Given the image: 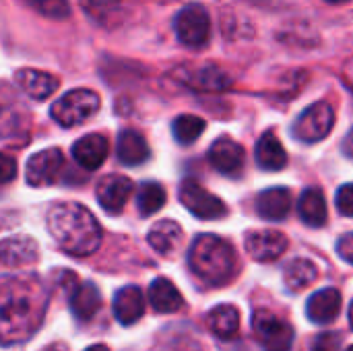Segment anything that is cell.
<instances>
[{"label": "cell", "mask_w": 353, "mask_h": 351, "mask_svg": "<svg viewBox=\"0 0 353 351\" xmlns=\"http://www.w3.org/2000/svg\"><path fill=\"white\" fill-rule=\"evenodd\" d=\"M48 296L33 277H0V343L25 341L37 331Z\"/></svg>", "instance_id": "6da1fadb"}, {"label": "cell", "mask_w": 353, "mask_h": 351, "mask_svg": "<svg viewBox=\"0 0 353 351\" xmlns=\"http://www.w3.org/2000/svg\"><path fill=\"white\" fill-rule=\"evenodd\" d=\"M48 232L72 257H89L101 244V228L93 213L79 203H56L48 213Z\"/></svg>", "instance_id": "7a4b0ae2"}, {"label": "cell", "mask_w": 353, "mask_h": 351, "mask_svg": "<svg viewBox=\"0 0 353 351\" xmlns=\"http://www.w3.org/2000/svg\"><path fill=\"white\" fill-rule=\"evenodd\" d=\"M188 265L201 281L219 288L236 277L238 257L234 246L223 238L215 234H203L190 246Z\"/></svg>", "instance_id": "3957f363"}, {"label": "cell", "mask_w": 353, "mask_h": 351, "mask_svg": "<svg viewBox=\"0 0 353 351\" xmlns=\"http://www.w3.org/2000/svg\"><path fill=\"white\" fill-rule=\"evenodd\" d=\"M99 106H101V101L95 91L72 89L66 95H62L58 101H54L50 114L60 126L72 128V126L83 124L87 118H91L99 110Z\"/></svg>", "instance_id": "277c9868"}, {"label": "cell", "mask_w": 353, "mask_h": 351, "mask_svg": "<svg viewBox=\"0 0 353 351\" xmlns=\"http://www.w3.org/2000/svg\"><path fill=\"white\" fill-rule=\"evenodd\" d=\"M335 126V110L327 101L308 106L294 122L292 134L300 143H319L329 137Z\"/></svg>", "instance_id": "5b68a950"}, {"label": "cell", "mask_w": 353, "mask_h": 351, "mask_svg": "<svg viewBox=\"0 0 353 351\" xmlns=\"http://www.w3.org/2000/svg\"><path fill=\"white\" fill-rule=\"evenodd\" d=\"M252 331L265 351H292L294 329L290 323L273 314L271 310L259 308L252 314Z\"/></svg>", "instance_id": "8992f818"}, {"label": "cell", "mask_w": 353, "mask_h": 351, "mask_svg": "<svg viewBox=\"0 0 353 351\" xmlns=\"http://www.w3.org/2000/svg\"><path fill=\"white\" fill-rule=\"evenodd\" d=\"M174 29L180 43H184L186 48H203L211 37L209 12L201 4H188L176 14Z\"/></svg>", "instance_id": "52a82bcc"}, {"label": "cell", "mask_w": 353, "mask_h": 351, "mask_svg": "<svg viewBox=\"0 0 353 351\" xmlns=\"http://www.w3.org/2000/svg\"><path fill=\"white\" fill-rule=\"evenodd\" d=\"M182 205L199 219H219L228 213L223 201L209 190H205L196 180H184L180 186Z\"/></svg>", "instance_id": "ba28073f"}, {"label": "cell", "mask_w": 353, "mask_h": 351, "mask_svg": "<svg viewBox=\"0 0 353 351\" xmlns=\"http://www.w3.org/2000/svg\"><path fill=\"white\" fill-rule=\"evenodd\" d=\"M64 170V155L60 149H43L29 157L25 178L31 186H52L58 182L60 174Z\"/></svg>", "instance_id": "9c48e42d"}, {"label": "cell", "mask_w": 353, "mask_h": 351, "mask_svg": "<svg viewBox=\"0 0 353 351\" xmlns=\"http://www.w3.org/2000/svg\"><path fill=\"white\" fill-rule=\"evenodd\" d=\"M244 246H246V252L254 261L271 263V261H277L281 254H285L288 238L285 234L277 230H256V232H248Z\"/></svg>", "instance_id": "30bf717a"}, {"label": "cell", "mask_w": 353, "mask_h": 351, "mask_svg": "<svg viewBox=\"0 0 353 351\" xmlns=\"http://www.w3.org/2000/svg\"><path fill=\"white\" fill-rule=\"evenodd\" d=\"M209 161H211V166L219 174H223V176H238L244 170L246 153H244L242 145H238L234 139L221 137V139H217L211 145Z\"/></svg>", "instance_id": "8fae6325"}, {"label": "cell", "mask_w": 353, "mask_h": 351, "mask_svg": "<svg viewBox=\"0 0 353 351\" xmlns=\"http://www.w3.org/2000/svg\"><path fill=\"white\" fill-rule=\"evenodd\" d=\"M132 180L126 176L110 174L97 182V201L108 213H120L132 194Z\"/></svg>", "instance_id": "7c38bea8"}, {"label": "cell", "mask_w": 353, "mask_h": 351, "mask_svg": "<svg viewBox=\"0 0 353 351\" xmlns=\"http://www.w3.org/2000/svg\"><path fill=\"white\" fill-rule=\"evenodd\" d=\"M108 151H110V143L103 134L99 132H91V134H85L83 139H79L74 145H72V157L74 161L83 168V170H97L105 157H108Z\"/></svg>", "instance_id": "4fadbf2b"}, {"label": "cell", "mask_w": 353, "mask_h": 351, "mask_svg": "<svg viewBox=\"0 0 353 351\" xmlns=\"http://www.w3.org/2000/svg\"><path fill=\"white\" fill-rule=\"evenodd\" d=\"M37 261V244L27 236H12L0 242V265L2 267H25Z\"/></svg>", "instance_id": "5bb4252c"}, {"label": "cell", "mask_w": 353, "mask_h": 351, "mask_svg": "<svg viewBox=\"0 0 353 351\" xmlns=\"http://www.w3.org/2000/svg\"><path fill=\"white\" fill-rule=\"evenodd\" d=\"M341 310V294L335 288H325L310 296L306 314L316 325H329L339 317Z\"/></svg>", "instance_id": "9a60e30c"}, {"label": "cell", "mask_w": 353, "mask_h": 351, "mask_svg": "<svg viewBox=\"0 0 353 351\" xmlns=\"http://www.w3.org/2000/svg\"><path fill=\"white\" fill-rule=\"evenodd\" d=\"M145 314V298L143 292L137 285H126L120 292H116L114 298V317L120 325L128 327L141 321Z\"/></svg>", "instance_id": "2e32d148"}, {"label": "cell", "mask_w": 353, "mask_h": 351, "mask_svg": "<svg viewBox=\"0 0 353 351\" xmlns=\"http://www.w3.org/2000/svg\"><path fill=\"white\" fill-rule=\"evenodd\" d=\"M151 248L161 254V257H172L178 252V248L182 246V240H184V232L182 228L172 221V219H163V221H157L151 230H149V236H147Z\"/></svg>", "instance_id": "e0dca14e"}, {"label": "cell", "mask_w": 353, "mask_h": 351, "mask_svg": "<svg viewBox=\"0 0 353 351\" xmlns=\"http://www.w3.org/2000/svg\"><path fill=\"white\" fill-rule=\"evenodd\" d=\"M17 85L31 97V99H48L58 89V79L50 72L35 70V68H23L14 74Z\"/></svg>", "instance_id": "ac0fdd59"}, {"label": "cell", "mask_w": 353, "mask_h": 351, "mask_svg": "<svg viewBox=\"0 0 353 351\" xmlns=\"http://www.w3.org/2000/svg\"><path fill=\"white\" fill-rule=\"evenodd\" d=\"M292 209V192L288 188H267L256 199V211L267 221H283Z\"/></svg>", "instance_id": "d6986e66"}, {"label": "cell", "mask_w": 353, "mask_h": 351, "mask_svg": "<svg viewBox=\"0 0 353 351\" xmlns=\"http://www.w3.org/2000/svg\"><path fill=\"white\" fill-rule=\"evenodd\" d=\"M70 310L72 314L79 319V321H91L97 310L101 308V294L99 290L95 288V283L91 281H83V283H77L72 290H70Z\"/></svg>", "instance_id": "ffe728a7"}, {"label": "cell", "mask_w": 353, "mask_h": 351, "mask_svg": "<svg viewBox=\"0 0 353 351\" xmlns=\"http://www.w3.org/2000/svg\"><path fill=\"white\" fill-rule=\"evenodd\" d=\"M149 302L153 306L155 312L159 314H172L178 312L184 304L182 294L178 292V288L165 279V277H157L151 285H149Z\"/></svg>", "instance_id": "44dd1931"}, {"label": "cell", "mask_w": 353, "mask_h": 351, "mask_svg": "<svg viewBox=\"0 0 353 351\" xmlns=\"http://www.w3.org/2000/svg\"><path fill=\"white\" fill-rule=\"evenodd\" d=\"M118 161L124 166H141L149 157V145L137 130H122L116 143Z\"/></svg>", "instance_id": "7402d4cb"}, {"label": "cell", "mask_w": 353, "mask_h": 351, "mask_svg": "<svg viewBox=\"0 0 353 351\" xmlns=\"http://www.w3.org/2000/svg\"><path fill=\"white\" fill-rule=\"evenodd\" d=\"M254 157H256V163L267 172H279L288 163V153L275 132H265L259 139Z\"/></svg>", "instance_id": "603a6c76"}, {"label": "cell", "mask_w": 353, "mask_h": 351, "mask_svg": "<svg viewBox=\"0 0 353 351\" xmlns=\"http://www.w3.org/2000/svg\"><path fill=\"white\" fill-rule=\"evenodd\" d=\"M207 327L209 331L219 339H232L240 331V312L232 304L215 306L207 314Z\"/></svg>", "instance_id": "cb8c5ba5"}, {"label": "cell", "mask_w": 353, "mask_h": 351, "mask_svg": "<svg viewBox=\"0 0 353 351\" xmlns=\"http://www.w3.org/2000/svg\"><path fill=\"white\" fill-rule=\"evenodd\" d=\"M25 118L27 116L19 99L6 87H0V139L14 134Z\"/></svg>", "instance_id": "d4e9b609"}, {"label": "cell", "mask_w": 353, "mask_h": 351, "mask_svg": "<svg viewBox=\"0 0 353 351\" xmlns=\"http://www.w3.org/2000/svg\"><path fill=\"white\" fill-rule=\"evenodd\" d=\"M298 213L302 221L310 228H321L327 223V201L319 188H308L302 192L298 203Z\"/></svg>", "instance_id": "484cf974"}, {"label": "cell", "mask_w": 353, "mask_h": 351, "mask_svg": "<svg viewBox=\"0 0 353 351\" xmlns=\"http://www.w3.org/2000/svg\"><path fill=\"white\" fill-rule=\"evenodd\" d=\"M319 277V269L312 261L308 259H294L288 267H285V285L292 292H302L308 285H312Z\"/></svg>", "instance_id": "4316f807"}, {"label": "cell", "mask_w": 353, "mask_h": 351, "mask_svg": "<svg viewBox=\"0 0 353 351\" xmlns=\"http://www.w3.org/2000/svg\"><path fill=\"white\" fill-rule=\"evenodd\" d=\"M186 83L201 91H223L230 87V77L217 66H201L186 74Z\"/></svg>", "instance_id": "83f0119b"}, {"label": "cell", "mask_w": 353, "mask_h": 351, "mask_svg": "<svg viewBox=\"0 0 353 351\" xmlns=\"http://www.w3.org/2000/svg\"><path fill=\"white\" fill-rule=\"evenodd\" d=\"M165 199H168V194H165V190H163L161 184H157V182H145L141 186L139 194H137L139 213L145 215V217L157 213L165 205Z\"/></svg>", "instance_id": "f1b7e54d"}, {"label": "cell", "mask_w": 353, "mask_h": 351, "mask_svg": "<svg viewBox=\"0 0 353 351\" xmlns=\"http://www.w3.org/2000/svg\"><path fill=\"white\" fill-rule=\"evenodd\" d=\"M205 126H207V124H205L203 118L192 116V114H182V116H178V118L174 120L172 132H174V137H176L178 143L190 145V143H194V141L203 134Z\"/></svg>", "instance_id": "f546056e"}, {"label": "cell", "mask_w": 353, "mask_h": 351, "mask_svg": "<svg viewBox=\"0 0 353 351\" xmlns=\"http://www.w3.org/2000/svg\"><path fill=\"white\" fill-rule=\"evenodd\" d=\"M27 4L31 8H35L39 14L54 19V21H62L70 17V4L68 0H27Z\"/></svg>", "instance_id": "4dcf8cb0"}, {"label": "cell", "mask_w": 353, "mask_h": 351, "mask_svg": "<svg viewBox=\"0 0 353 351\" xmlns=\"http://www.w3.org/2000/svg\"><path fill=\"white\" fill-rule=\"evenodd\" d=\"M337 211L345 217H353V184H343L335 197Z\"/></svg>", "instance_id": "1f68e13d"}, {"label": "cell", "mask_w": 353, "mask_h": 351, "mask_svg": "<svg viewBox=\"0 0 353 351\" xmlns=\"http://www.w3.org/2000/svg\"><path fill=\"white\" fill-rule=\"evenodd\" d=\"M339 348H341V337L337 333H323L312 341L310 351H339Z\"/></svg>", "instance_id": "d6a6232c"}, {"label": "cell", "mask_w": 353, "mask_h": 351, "mask_svg": "<svg viewBox=\"0 0 353 351\" xmlns=\"http://www.w3.org/2000/svg\"><path fill=\"white\" fill-rule=\"evenodd\" d=\"M17 176V163L10 155L0 153V184L10 182Z\"/></svg>", "instance_id": "836d02e7"}, {"label": "cell", "mask_w": 353, "mask_h": 351, "mask_svg": "<svg viewBox=\"0 0 353 351\" xmlns=\"http://www.w3.org/2000/svg\"><path fill=\"white\" fill-rule=\"evenodd\" d=\"M122 0H81V4L89 10V12H108L112 8H116Z\"/></svg>", "instance_id": "e575fe53"}, {"label": "cell", "mask_w": 353, "mask_h": 351, "mask_svg": "<svg viewBox=\"0 0 353 351\" xmlns=\"http://www.w3.org/2000/svg\"><path fill=\"white\" fill-rule=\"evenodd\" d=\"M337 252H339L341 259H345L347 263H352L353 265V232L339 238V242H337Z\"/></svg>", "instance_id": "d590c367"}, {"label": "cell", "mask_w": 353, "mask_h": 351, "mask_svg": "<svg viewBox=\"0 0 353 351\" xmlns=\"http://www.w3.org/2000/svg\"><path fill=\"white\" fill-rule=\"evenodd\" d=\"M341 147H343V153H345L350 159H353V128L347 132V137L343 139V145H341Z\"/></svg>", "instance_id": "8d00e7d4"}, {"label": "cell", "mask_w": 353, "mask_h": 351, "mask_svg": "<svg viewBox=\"0 0 353 351\" xmlns=\"http://www.w3.org/2000/svg\"><path fill=\"white\" fill-rule=\"evenodd\" d=\"M85 351H110L105 345H101V343H97V345H91V348H87Z\"/></svg>", "instance_id": "74e56055"}, {"label": "cell", "mask_w": 353, "mask_h": 351, "mask_svg": "<svg viewBox=\"0 0 353 351\" xmlns=\"http://www.w3.org/2000/svg\"><path fill=\"white\" fill-rule=\"evenodd\" d=\"M43 351H66V348L64 345H52V348H46Z\"/></svg>", "instance_id": "f35d334b"}, {"label": "cell", "mask_w": 353, "mask_h": 351, "mask_svg": "<svg viewBox=\"0 0 353 351\" xmlns=\"http://www.w3.org/2000/svg\"><path fill=\"white\" fill-rule=\"evenodd\" d=\"M329 4H345V2H350V0H327Z\"/></svg>", "instance_id": "ab89813d"}, {"label": "cell", "mask_w": 353, "mask_h": 351, "mask_svg": "<svg viewBox=\"0 0 353 351\" xmlns=\"http://www.w3.org/2000/svg\"><path fill=\"white\" fill-rule=\"evenodd\" d=\"M350 323H352V329H353V302H352V308H350Z\"/></svg>", "instance_id": "60d3db41"}, {"label": "cell", "mask_w": 353, "mask_h": 351, "mask_svg": "<svg viewBox=\"0 0 353 351\" xmlns=\"http://www.w3.org/2000/svg\"><path fill=\"white\" fill-rule=\"evenodd\" d=\"M345 351H353V345H352V348H347V350H345Z\"/></svg>", "instance_id": "b9f144b4"}]
</instances>
